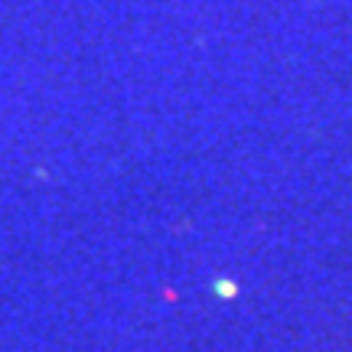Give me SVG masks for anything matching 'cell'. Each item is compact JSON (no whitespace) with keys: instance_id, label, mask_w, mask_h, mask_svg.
Returning <instances> with one entry per match:
<instances>
[{"instance_id":"1","label":"cell","mask_w":352,"mask_h":352,"mask_svg":"<svg viewBox=\"0 0 352 352\" xmlns=\"http://www.w3.org/2000/svg\"><path fill=\"white\" fill-rule=\"evenodd\" d=\"M215 290H219V297H235V284H228V280H219Z\"/></svg>"}]
</instances>
